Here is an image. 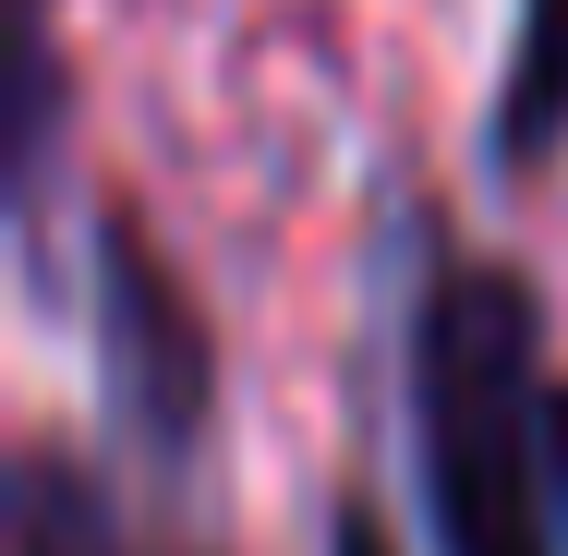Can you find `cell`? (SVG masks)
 I'll list each match as a JSON object with an SVG mask.
<instances>
[{
    "label": "cell",
    "mask_w": 568,
    "mask_h": 556,
    "mask_svg": "<svg viewBox=\"0 0 568 556\" xmlns=\"http://www.w3.org/2000/svg\"><path fill=\"white\" fill-rule=\"evenodd\" d=\"M412 459L436 556H557L545 508V303L496 254H436L412 303Z\"/></svg>",
    "instance_id": "cell-1"
},
{
    "label": "cell",
    "mask_w": 568,
    "mask_h": 556,
    "mask_svg": "<svg viewBox=\"0 0 568 556\" xmlns=\"http://www.w3.org/2000/svg\"><path fill=\"white\" fill-rule=\"evenodd\" d=\"M85 291H98V387H110L121 436L145 459H194L206 424H219V338H206L194 279L158 254V230L133 219L121 194L98 206Z\"/></svg>",
    "instance_id": "cell-2"
},
{
    "label": "cell",
    "mask_w": 568,
    "mask_h": 556,
    "mask_svg": "<svg viewBox=\"0 0 568 556\" xmlns=\"http://www.w3.org/2000/svg\"><path fill=\"white\" fill-rule=\"evenodd\" d=\"M484 133H496V170H545L557 158V133H568V0H520Z\"/></svg>",
    "instance_id": "cell-3"
},
{
    "label": "cell",
    "mask_w": 568,
    "mask_h": 556,
    "mask_svg": "<svg viewBox=\"0 0 568 556\" xmlns=\"http://www.w3.org/2000/svg\"><path fill=\"white\" fill-rule=\"evenodd\" d=\"M12 556H121V520L98 496V472L61 436L12 447Z\"/></svg>",
    "instance_id": "cell-4"
},
{
    "label": "cell",
    "mask_w": 568,
    "mask_h": 556,
    "mask_svg": "<svg viewBox=\"0 0 568 556\" xmlns=\"http://www.w3.org/2000/svg\"><path fill=\"white\" fill-rule=\"evenodd\" d=\"M0 61H12V110H0L12 194L37 206V182H49V133H61V24H49V0H12V37H0Z\"/></svg>",
    "instance_id": "cell-5"
},
{
    "label": "cell",
    "mask_w": 568,
    "mask_h": 556,
    "mask_svg": "<svg viewBox=\"0 0 568 556\" xmlns=\"http://www.w3.org/2000/svg\"><path fill=\"white\" fill-rule=\"evenodd\" d=\"M545 508H557V556H568V375H545Z\"/></svg>",
    "instance_id": "cell-6"
},
{
    "label": "cell",
    "mask_w": 568,
    "mask_h": 556,
    "mask_svg": "<svg viewBox=\"0 0 568 556\" xmlns=\"http://www.w3.org/2000/svg\"><path fill=\"white\" fill-rule=\"evenodd\" d=\"M327 556H399L387 520H375V496H327Z\"/></svg>",
    "instance_id": "cell-7"
}]
</instances>
